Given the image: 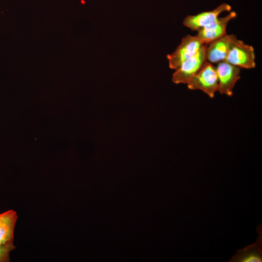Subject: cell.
<instances>
[{"mask_svg":"<svg viewBox=\"0 0 262 262\" xmlns=\"http://www.w3.org/2000/svg\"><path fill=\"white\" fill-rule=\"evenodd\" d=\"M187 84L190 90H200L210 98H214L218 85L216 67L207 62Z\"/></svg>","mask_w":262,"mask_h":262,"instance_id":"cell-1","label":"cell"},{"mask_svg":"<svg viewBox=\"0 0 262 262\" xmlns=\"http://www.w3.org/2000/svg\"><path fill=\"white\" fill-rule=\"evenodd\" d=\"M225 61L240 68H254L256 66L254 48L236 37L231 45Z\"/></svg>","mask_w":262,"mask_h":262,"instance_id":"cell-2","label":"cell"},{"mask_svg":"<svg viewBox=\"0 0 262 262\" xmlns=\"http://www.w3.org/2000/svg\"><path fill=\"white\" fill-rule=\"evenodd\" d=\"M206 44L192 57L184 61L172 76V82L176 84H187L207 62L206 58Z\"/></svg>","mask_w":262,"mask_h":262,"instance_id":"cell-3","label":"cell"},{"mask_svg":"<svg viewBox=\"0 0 262 262\" xmlns=\"http://www.w3.org/2000/svg\"><path fill=\"white\" fill-rule=\"evenodd\" d=\"M205 44L196 35L188 34L182 38L175 50L167 55L169 66L176 69L185 61L194 55Z\"/></svg>","mask_w":262,"mask_h":262,"instance_id":"cell-4","label":"cell"},{"mask_svg":"<svg viewBox=\"0 0 262 262\" xmlns=\"http://www.w3.org/2000/svg\"><path fill=\"white\" fill-rule=\"evenodd\" d=\"M217 90L221 94L231 96L236 82L241 78L240 68L225 61L217 63Z\"/></svg>","mask_w":262,"mask_h":262,"instance_id":"cell-5","label":"cell"},{"mask_svg":"<svg viewBox=\"0 0 262 262\" xmlns=\"http://www.w3.org/2000/svg\"><path fill=\"white\" fill-rule=\"evenodd\" d=\"M236 16L237 13L233 11L225 16L218 17L210 24L197 31L196 35L204 44H207L226 34L228 23Z\"/></svg>","mask_w":262,"mask_h":262,"instance_id":"cell-6","label":"cell"},{"mask_svg":"<svg viewBox=\"0 0 262 262\" xmlns=\"http://www.w3.org/2000/svg\"><path fill=\"white\" fill-rule=\"evenodd\" d=\"M231 9V7L229 4L223 3L213 10L187 16L182 23L184 26L191 30L198 31L213 22L222 13L230 11Z\"/></svg>","mask_w":262,"mask_h":262,"instance_id":"cell-7","label":"cell"},{"mask_svg":"<svg viewBox=\"0 0 262 262\" xmlns=\"http://www.w3.org/2000/svg\"><path fill=\"white\" fill-rule=\"evenodd\" d=\"M236 36L225 34L206 44V58L207 62L218 63L225 60L231 45Z\"/></svg>","mask_w":262,"mask_h":262,"instance_id":"cell-8","label":"cell"},{"mask_svg":"<svg viewBox=\"0 0 262 262\" xmlns=\"http://www.w3.org/2000/svg\"><path fill=\"white\" fill-rule=\"evenodd\" d=\"M257 232L259 236L257 241L238 250L229 261L230 262H262V225H259Z\"/></svg>","mask_w":262,"mask_h":262,"instance_id":"cell-9","label":"cell"},{"mask_svg":"<svg viewBox=\"0 0 262 262\" xmlns=\"http://www.w3.org/2000/svg\"><path fill=\"white\" fill-rule=\"evenodd\" d=\"M17 219V213L13 210L0 213V246L14 242L15 227Z\"/></svg>","mask_w":262,"mask_h":262,"instance_id":"cell-10","label":"cell"},{"mask_svg":"<svg viewBox=\"0 0 262 262\" xmlns=\"http://www.w3.org/2000/svg\"><path fill=\"white\" fill-rule=\"evenodd\" d=\"M16 246L14 242H10L0 246V262H9L10 252L15 249Z\"/></svg>","mask_w":262,"mask_h":262,"instance_id":"cell-11","label":"cell"}]
</instances>
